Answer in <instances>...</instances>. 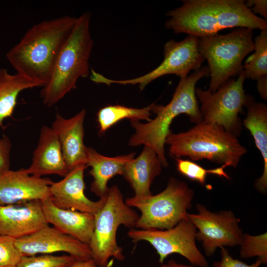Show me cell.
I'll return each mask as SVG.
<instances>
[{"label":"cell","mask_w":267,"mask_h":267,"mask_svg":"<svg viewBox=\"0 0 267 267\" xmlns=\"http://www.w3.org/2000/svg\"><path fill=\"white\" fill-rule=\"evenodd\" d=\"M165 144L169 145V154L174 158L206 159L226 167H236L247 152L237 136L220 125L203 121L185 132L175 134L171 131Z\"/></svg>","instance_id":"cell-5"},{"label":"cell","mask_w":267,"mask_h":267,"mask_svg":"<svg viewBox=\"0 0 267 267\" xmlns=\"http://www.w3.org/2000/svg\"><path fill=\"white\" fill-rule=\"evenodd\" d=\"M193 196V190L186 182L172 177L159 193L143 198L130 197L125 201L140 212L136 228L166 230L181 221L189 220L187 210L191 206Z\"/></svg>","instance_id":"cell-8"},{"label":"cell","mask_w":267,"mask_h":267,"mask_svg":"<svg viewBox=\"0 0 267 267\" xmlns=\"http://www.w3.org/2000/svg\"><path fill=\"white\" fill-rule=\"evenodd\" d=\"M135 152L115 157L104 156L92 147L87 148V165L91 167L89 171L92 177L90 190L101 198L105 196L109 187L108 181L116 175H123L126 164L133 159Z\"/></svg>","instance_id":"cell-21"},{"label":"cell","mask_w":267,"mask_h":267,"mask_svg":"<svg viewBox=\"0 0 267 267\" xmlns=\"http://www.w3.org/2000/svg\"><path fill=\"white\" fill-rule=\"evenodd\" d=\"M86 115L84 109L70 118H65L57 112L51 125L69 171L78 166L87 165V147L84 143Z\"/></svg>","instance_id":"cell-17"},{"label":"cell","mask_w":267,"mask_h":267,"mask_svg":"<svg viewBox=\"0 0 267 267\" xmlns=\"http://www.w3.org/2000/svg\"><path fill=\"white\" fill-rule=\"evenodd\" d=\"M221 255V260L214 262L213 267H260L262 264V262L258 258L255 263L251 265H248L239 260L233 259L229 254L228 251L224 247H222Z\"/></svg>","instance_id":"cell-30"},{"label":"cell","mask_w":267,"mask_h":267,"mask_svg":"<svg viewBox=\"0 0 267 267\" xmlns=\"http://www.w3.org/2000/svg\"><path fill=\"white\" fill-rule=\"evenodd\" d=\"M69 267H100L91 258L88 260H76Z\"/></svg>","instance_id":"cell-33"},{"label":"cell","mask_w":267,"mask_h":267,"mask_svg":"<svg viewBox=\"0 0 267 267\" xmlns=\"http://www.w3.org/2000/svg\"><path fill=\"white\" fill-rule=\"evenodd\" d=\"M37 87L42 86L17 73L11 74L6 69H0V127H3L4 120L13 114L20 93Z\"/></svg>","instance_id":"cell-23"},{"label":"cell","mask_w":267,"mask_h":267,"mask_svg":"<svg viewBox=\"0 0 267 267\" xmlns=\"http://www.w3.org/2000/svg\"><path fill=\"white\" fill-rule=\"evenodd\" d=\"M77 260L68 255L23 256L16 267H69Z\"/></svg>","instance_id":"cell-28"},{"label":"cell","mask_w":267,"mask_h":267,"mask_svg":"<svg viewBox=\"0 0 267 267\" xmlns=\"http://www.w3.org/2000/svg\"><path fill=\"white\" fill-rule=\"evenodd\" d=\"M267 234L255 236L243 234L240 244L242 259L257 257L263 265L267 263Z\"/></svg>","instance_id":"cell-26"},{"label":"cell","mask_w":267,"mask_h":267,"mask_svg":"<svg viewBox=\"0 0 267 267\" xmlns=\"http://www.w3.org/2000/svg\"><path fill=\"white\" fill-rule=\"evenodd\" d=\"M15 239L0 235V265L15 266L20 261L23 254L15 244Z\"/></svg>","instance_id":"cell-29"},{"label":"cell","mask_w":267,"mask_h":267,"mask_svg":"<svg viewBox=\"0 0 267 267\" xmlns=\"http://www.w3.org/2000/svg\"><path fill=\"white\" fill-rule=\"evenodd\" d=\"M76 19L74 16H63L41 21L30 28L6 54L16 73L44 87Z\"/></svg>","instance_id":"cell-1"},{"label":"cell","mask_w":267,"mask_h":267,"mask_svg":"<svg viewBox=\"0 0 267 267\" xmlns=\"http://www.w3.org/2000/svg\"><path fill=\"white\" fill-rule=\"evenodd\" d=\"M25 169L29 174L38 177L48 175L65 177L68 173L58 138L51 127L41 128L32 163Z\"/></svg>","instance_id":"cell-19"},{"label":"cell","mask_w":267,"mask_h":267,"mask_svg":"<svg viewBox=\"0 0 267 267\" xmlns=\"http://www.w3.org/2000/svg\"><path fill=\"white\" fill-rule=\"evenodd\" d=\"M181 6L169 11L165 27L175 34L201 38L223 29H267V21L254 14L244 0H183Z\"/></svg>","instance_id":"cell-2"},{"label":"cell","mask_w":267,"mask_h":267,"mask_svg":"<svg viewBox=\"0 0 267 267\" xmlns=\"http://www.w3.org/2000/svg\"><path fill=\"white\" fill-rule=\"evenodd\" d=\"M210 76L208 66L201 67L186 78L180 79L170 102L165 106L155 105L153 113L156 117L145 123L131 121L134 134L130 137L128 145L147 146L153 149L160 160L163 167L168 166L164 146L170 125L178 115H187L195 124L203 121L195 94V86L202 78Z\"/></svg>","instance_id":"cell-3"},{"label":"cell","mask_w":267,"mask_h":267,"mask_svg":"<svg viewBox=\"0 0 267 267\" xmlns=\"http://www.w3.org/2000/svg\"><path fill=\"white\" fill-rule=\"evenodd\" d=\"M47 224L40 200L0 206V235L19 239Z\"/></svg>","instance_id":"cell-16"},{"label":"cell","mask_w":267,"mask_h":267,"mask_svg":"<svg viewBox=\"0 0 267 267\" xmlns=\"http://www.w3.org/2000/svg\"><path fill=\"white\" fill-rule=\"evenodd\" d=\"M196 226L189 220H183L166 230L132 228L128 235L134 242H149L156 251L161 264H163L169 255L178 254L192 266L209 267L205 257L196 245Z\"/></svg>","instance_id":"cell-11"},{"label":"cell","mask_w":267,"mask_h":267,"mask_svg":"<svg viewBox=\"0 0 267 267\" xmlns=\"http://www.w3.org/2000/svg\"><path fill=\"white\" fill-rule=\"evenodd\" d=\"M89 12L77 17L75 26L64 44L48 83L41 91L44 105L51 107L76 88L80 78L90 74L89 60L94 42L90 30Z\"/></svg>","instance_id":"cell-4"},{"label":"cell","mask_w":267,"mask_h":267,"mask_svg":"<svg viewBox=\"0 0 267 267\" xmlns=\"http://www.w3.org/2000/svg\"><path fill=\"white\" fill-rule=\"evenodd\" d=\"M196 208L198 213L188 214V218L198 229L196 239L202 241L206 256H213L218 247L240 245L243 235L240 220L231 211L211 212L202 204Z\"/></svg>","instance_id":"cell-12"},{"label":"cell","mask_w":267,"mask_h":267,"mask_svg":"<svg viewBox=\"0 0 267 267\" xmlns=\"http://www.w3.org/2000/svg\"><path fill=\"white\" fill-rule=\"evenodd\" d=\"M40 203L48 224L89 245L94 228V215L60 208L53 203L50 196L40 200Z\"/></svg>","instance_id":"cell-18"},{"label":"cell","mask_w":267,"mask_h":267,"mask_svg":"<svg viewBox=\"0 0 267 267\" xmlns=\"http://www.w3.org/2000/svg\"><path fill=\"white\" fill-rule=\"evenodd\" d=\"M245 107L247 113L243 120V125L252 135L264 162L263 175L256 181L255 186L260 192L266 193L267 189V106L264 103L256 102L254 97L247 95Z\"/></svg>","instance_id":"cell-22"},{"label":"cell","mask_w":267,"mask_h":267,"mask_svg":"<svg viewBox=\"0 0 267 267\" xmlns=\"http://www.w3.org/2000/svg\"><path fill=\"white\" fill-rule=\"evenodd\" d=\"M162 167L156 152L147 146H144L140 154L126 164L122 176L134 190V197L143 198L152 195L151 185Z\"/></svg>","instance_id":"cell-20"},{"label":"cell","mask_w":267,"mask_h":267,"mask_svg":"<svg viewBox=\"0 0 267 267\" xmlns=\"http://www.w3.org/2000/svg\"><path fill=\"white\" fill-rule=\"evenodd\" d=\"M11 143L5 135L0 137V174L10 170Z\"/></svg>","instance_id":"cell-31"},{"label":"cell","mask_w":267,"mask_h":267,"mask_svg":"<svg viewBox=\"0 0 267 267\" xmlns=\"http://www.w3.org/2000/svg\"><path fill=\"white\" fill-rule=\"evenodd\" d=\"M254 52L243 65L245 79L257 81L267 78V29L262 30L254 39Z\"/></svg>","instance_id":"cell-25"},{"label":"cell","mask_w":267,"mask_h":267,"mask_svg":"<svg viewBox=\"0 0 267 267\" xmlns=\"http://www.w3.org/2000/svg\"><path fill=\"white\" fill-rule=\"evenodd\" d=\"M198 41L199 38L188 35L179 42L173 40L168 41L164 46L163 61L156 68L141 76L127 80H113L91 69L90 79L95 83L108 86L138 84L142 91L152 81L164 75L174 74L180 79L185 78L191 71L199 69L205 60L199 51Z\"/></svg>","instance_id":"cell-9"},{"label":"cell","mask_w":267,"mask_h":267,"mask_svg":"<svg viewBox=\"0 0 267 267\" xmlns=\"http://www.w3.org/2000/svg\"><path fill=\"white\" fill-rule=\"evenodd\" d=\"M87 167V165L78 166L69 171L62 179L50 185V196L56 206L94 216L99 212L105 202L106 195L96 201L86 196L84 176Z\"/></svg>","instance_id":"cell-14"},{"label":"cell","mask_w":267,"mask_h":267,"mask_svg":"<svg viewBox=\"0 0 267 267\" xmlns=\"http://www.w3.org/2000/svg\"><path fill=\"white\" fill-rule=\"evenodd\" d=\"M155 104L153 103L142 108L129 107L119 104L110 105L101 108L97 113L98 134H104L112 126L124 119L130 121H151L150 116Z\"/></svg>","instance_id":"cell-24"},{"label":"cell","mask_w":267,"mask_h":267,"mask_svg":"<svg viewBox=\"0 0 267 267\" xmlns=\"http://www.w3.org/2000/svg\"><path fill=\"white\" fill-rule=\"evenodd\" d=\"M53 182L30 175L24 168L9 170L0 174V206L44 199L50 196Z\"/></svg>","instance_id":"cell-15"},{"label":"cell","mask_w":267,"mask_h":267,"mask_svg":"<svg viewBox=\"0 0 267 267\" xmlns=\"http://www.w3.org/2000/svg\"><path fill=\"white\" fill-rule=\"evenodd\" d=\"M15 244L25 256L64 252L77 260H88L92 258L88 244L82 243L48 224L32 234L15 239Z\"/></svg>","instance_id":"cell-13"},{"label":"cell","mask_w":267,"mask_h":267,"mask_svg":"<svg viewBox=\"0 0 267 267\" xmlns=\"http://www.w3.org/2000/svg\"><path fill=\"white\" fill-rule=\"evenodd\" d=\"M139 217V215L126 204L117 185L109 188L103 207L95 215L94 231L89 244L92 259L98 266L107 267L111 258L119 261L125 259L117 241V231L121 225L134 228Z\"/></svg>","instance_id":"cell-7"},{"label":"cell","mask_w":267,"mask_h":267,"mask_svg":"<svg viewBox=\"0 0 267 267\" xmlns=\"http://www.w3.org/2000/svg\"><path fill=\"white\" fill-rule=\"evenodd\" d=\"M246 6L256 15L259 13L264 18H267V0H248L245 1Z\"/></svg>","instance_id":"cell-32"},{"label":"cell","mask_w":267,"mask_h":267,"mask_svg":"<svg viewBox=\"0 0 267 267\" xmlns=\"http://www.w3.org/2000/svg\"><path fill=\"white\" fill-rule=\"evenodd\" d=\"M175 159L176 160L178 172L186 177L199 182L201 184L205 183L208 174L216 175L229 179V177L223 170L226 167L224 165L215 169H206L191 160H184L179 158Z\"/></svg>","instance_id":"cell-27"},{"label":"cell","mask_w":267,"mask_h":267,"mask_svg":"<svg viewBox=\"0 0 267 267\" xmlns=\"http://www.w3.org/2000/svg\"><path fill=\"white\" fill-rule=\"evenodd\" d=\"M253 37V30L238 28L226 34L199 38V51L208 64L210 92L242 71L244 59L255 49Z\"/></svg>","instance_id":"cell-6"},{"label":"cell","mask_w":267,"mask_h":267,"mask_svg":"<svg viewBox=\"0 0 267 267\" xmlns=\"http://www.w3.org/2000/svg\"><path fill=\"white\" fill-rule=\"evenodd\" d=\"M157 267H195L192 265H186L177 263L174 260L169 261L166 264H162V265Z\"/></svg>","instance_id":"cell-34"},{"label":"cell","mask_w":267,"mask_h":267,"mask_svg":"<svg viewBox=\"0 0 267 267\" xmlns=\"http://www.w3.org/2000/svg\"><path fill=\"white\" fill-rule=\"evenodd\" d=\"M245 79L242 70L236 79L230 78L214 92L195 89L201 104L200 111L203 122L220 125L237 137L240 134L241 124L238 115L247 101L243 88Z\"/></svg>","instance_id":"cell-10"},{"label":"cell","mask_w":267,"mask_h":267,"mask_svg":"<svg viewBox=\"0 0 267 267\" xmlns=\"http://www.w3.org/2000/svg\"><path fill=\"white\" fill-rule=\"evenodd\" d=\"M0 267H16L15 266H0Z\"/></svg>","instance_id":"cell-35"}]
</instances>
